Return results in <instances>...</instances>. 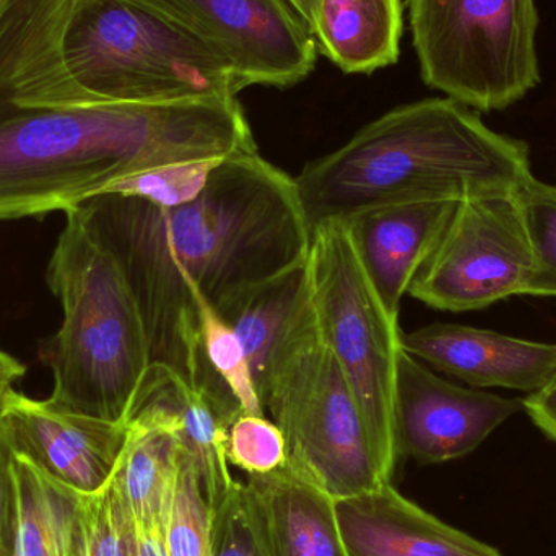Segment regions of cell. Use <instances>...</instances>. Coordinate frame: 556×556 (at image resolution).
<instances>
[{
  "mask_svg": "<svg viewBox=\"0 0 556 556\" xmlns=\"http://www.w3.org/2000/svg\"><path fill=\"white\" fill-rule=\"evenodd\" d=\"M139 304L152 363L168 366L225 415L240 414L201 352L199 307L306 260L311 231L294 178L260 153L225 159L195 201L160 208L101 194L77 205Z\"/></svg>",
  "mask_w": 556,
  "mask_h": 556,
  "instance_id": "cell-1",
  "label": "cell"
},
{
  "mask_svg": "<svg viewBox=\"0 0 556 556\" xmlns=\"http://www.w3.org/2000/svg\"><path fill=\"white\" fill-rule=\"evenodd\" d=\"M257 153L238 98L0 113V220L67 212L134 173Z\"/></svg>",
  "mask_w": 556,
  "mask_h": 556,
  "instance_id": "cell-2",
  "label": "cell"
},
{
  "mask_svg": "<svg viewBox=\"0 0 556 556\" xmlns=\"http://www.w3.org/2000/svg\"><path fill=\"white\" fill-rule=\"evenodd\" d=\"M531 178L522 140L490 129L459 101L428 98L372 121L294 182L313 231L386 205L515 194Z\"/></svg>",
  "mask_w": 556,
  "mask_h": 556,
  "instance_id": "cell-3",
  "label": "cell"
},
{
  "mask_svg": "<svg viewBox=\"0 0 556 556\" xmlns=\"http://www.w3.org/2000/svg\"><path fill=\"white\" fill-rule=\"evenodd\" d=\"M64 214L46 270L62 324L38 346L54 378L49 399L101 420L127 421L152 365L146 324L113 254L77 207Z\"/></svg>",
  "mask_w": 556,
  "mask_h": 556,
  "instance_id": "cell-4",
  "label": "cell"
},
{
  "mask_svg": "<svg viewBox=\"0 0 556 556\" xmlns=\"http://www.w3.org/2000/svg\"><path fill=\"white\" fill-rule=\"evenodd\" d=\"M65 59L75 80L113 103L225 100L227 64L173 20L136 0H71Z\"/></svg>",
  "mask_w": 556,
  "mask_h": 556,
  "instance_id": "cell-5",
  "label": "cell"
},
{
  "mask_svg": "<svg viewBox=\"0 0 556 556\" xmlns=\"http://www.w3.org/2000/svg\"><path fill=\"white\" fill-rule=\"evenodd\" d=\"M264 414L280 428L291 472L330 498L384 483L358 401L320 336L311 304L274 355L257 389Z\"/></svg>",
  "mask_w": 556,
  "mask_h": 556,
  "instance_id": "cell-6",
  "label": "cell"
},
{
  "mask_svg": "<svg viewBox=\"0 0 556 556\" xmlns=\"http://www.w3.org/2000/svg\"><path fill=\"white\" fill-rule=\"evenodd\" d=\"M311 296L324 342L336 356L358 401L372 456L391 482L394 447V388L401 353L399 319L386 311L366 276L345 222L311 231Z\"/></svg>",
  "mask_w": 556,
  "mask_h": 556,
  "instance_id": "cell-7",
  "label": "cell"
},
{
  "mask_svg": "<svg viewBox=\"0 0 556 556\" xmlns=\"http://www.w3.org/2000/svg\"><path fill=\"white\" fill-rule=\"evenodd\" d=\"M421 78L480 111L515 104L541 81L535 0H408Z\"/></svg>",
  "mask_w": 556,
  "mask_h": 556,
  "instance_id": "cell-8",
  "label": "cell"
},
{
  "mask_svg": "<svg viewBox=\"0 0 556 556\" xmlns=\"http://www.w3.org/2000/svg\"><path fill=\"white\" fill-rule=\"evenodd\" d=\"M534 267L515 194L463 199L408 293L434 309H483L522 294Z\"/></svg>",
  "mask_w": 556,
  "mask_h": 556,
  "instance_id": "cell-9",
  "label": "cell"
},
{
  "mask_svg": "<svg viewBox=\"0 0 556 556\" xmlns=\"http://www.w3.org/2000/svg\"><path fill=\"white\" fill-rule=\"evenodd\" d=\"M173 20L251 85L287 88L316 67L317 45L287 0H136Z\"/></svg>",
  "mask_w": 556,
  "mask_h": 556,
  "instance_id": "cell-10",
  "label": "cell"
},
{
  "mask_svg": "<svg viewBox=\"0 0 556 556\" xmlns=\"http://www.w3.org/2000/svg\"><path fill=\"white\" fill-rule=\"evenodd\" d=\"M525 402L460 388L401 350L394 388L397 459L447 463L473 453Z\"/></svg>",
  "mask_w": 556,
  "mask_h": 556,
  "instance_id": "cell-11",
  "label": "cell"
},
{
  "mask_svg": "<svg viewBox=\"0 0 556 556\" xmlns=\"http://www.w3.org/2000/svg\"><path fill=\"white\" fill-rule=\"evenodd\" d=\"M0 412L15 454L42 472L81 495L110 485L126 446L127 421L101 420L13 388L0 394Z\"/></svg>",
  "mask_w": 556,
  "mask_h": 556,
  "instance_id": "cell-12",
  "label": "cell"
},
{
  "mask_svg": "<svg viewBox=\"0 0 556 556\" xmlns=\"http://www.w3.org/2000/svg\"><path fill=\"white\" fill-rule=\"evenodd\" d=\"M404 352L472 388L541 391L556 372V343L532 342L493 330L430 324L401 333Z\"/></svg>",
  "mask_w": 556,
  "mask_h": 556,
  "instance_id": "cell-13",
  "label": "cell"
},
{
  "mask_svg": "<svg viewBox=\"0 0 556 556\" xmlns=\"http://www.w3.org/2000/svg\"><path fill=\"white\" fill-rule=\"evenodd\" d=\"M333 505L349 556H502L425 511L391 482Z\"/></svg>",
  "mask_w": 556,
  "mask_h": 556,
  "instance_id": "cell-14",
  "label": "cell"
},
{
  "mask_svg": "<svg viewBox=\"0 0 556 556\" xmlns=\"http://www.w3.org/2000/svg\"><path fill=\"white\" fill-rule=\"evenodd\" d=\"M457 204L427 201L386 205L342 220L366 276L395 319L402 298L446 230Z\"/></svg>",
  "mask_w": 556,
  "mask_h": 556,
  "instance_id": "cell-15",
  "label": "cell"
},
{
  "mask_svg": "<svg viewBox=\"0 0 556 556\" xmlns=\"http://www.w3.org/2000/svg\"><path fill=\"white\" fill-rule=\"evenodd\" d=\"M169 428L182 450L194 459L208 505H217L237 480L227 457L230 420L198 389L191 388L168 366L152 363L130 407ZM127 417V420H129Z\"/></svg>",
  "mask_w": 556,
  "mask_h": 556,
  "instance_id": "cell-16",
  "label": "cell"
},
{
  "mask_svg": "<svg viewBox=\"0 0 556 556\" xmlns=\"http://www.w3.org/2000/svg\"><path fill=\"white\" fill-rule=\"evenodd\" d=\"M316 39L317 51L345 74H372L399 61L402 0H287Z\"/></svg>",
  "mask_w": 556,
  "mask_h": 556,
  "instance_id": "cell-17",
  "label": "cell"
},
{
  "mask_svg": "<svg viewBox=\"0 0 556 556\" xmlns=\"http://www.w3.org/2000/svg\"><path fill=\"white\" fill-rule=\"evenodd\" d=\"M244 483L260 513L270 556H349L333 498L319 486L288 467L248 476Z\"/></svg>",
  "mask_w": 556,
  "mask_h": 556,
  "instance_id": "cell-18",
  "label": "cell"
},
{
  "mask_svg": "<svg viewBox=\"0 0 556 556\" xmlns=\"http://www.w3.org/2000/svg\"><path fill=\"white\" fill-rule=\"evenodd\" d=\"M309 304L311 278L306 257L283 273L238 291L215 307L240 337L256 389L266 379L277 350Z\"/></svg>",
  "mask_w": 556,
  "mask_h": 556,
  "instance_id": "cell-19",
  "label": "cell"
},
{
  "mask_svg": "<svg viewBox=\"0 0 556 556\" xmlns=\"http://www.w3.org/2000/svg\"><path fill=\"white\" fill-rule=\"evenodd\" d=\"M127 425L129 433L113 482L137 531L165 535L181 444L166 425L150 415H130Z\"/></svg>",
  "mask_w": 556,
  "mask_h": 556,
  "instance_id": "cell-20",
  "label": "cell"
},
{
  "mask_svg": "<svg viewBox=\"0 0 556 556\" xmlns=\"http://www.w3.org/2000/svg\"><path fill=\"white\" fill-rule=\"evenodd\" d=\"M18 538L15 556H85V500L15 454Z\"/></svg>",
  "mask_w": 556,
  "mask_h": 556,
  "instance_id": "cell-21",
  "label": "cell"
},
{
  "mask_svg": "<svg viewBox=\"0 0 556 556\" xmlns=\"http://www.w3.org/2000/svg\"><path fill=\"white\" fill-rule=\"evenodd\" d=\"M201 352L207 365L230 389L243 414H264L247 350L233 327L205 298L198 296Z\"/></svg>",
  "mask_w": 556,
  "mask_h": 556,
  "instance_id": "cell-22",
  "label": "cell"
},
{
  "mask_svg": "<svg viewBox=\"0 0 556 556\" xmlns=\"http://www.w3.org/2000/svg\"><path fill=\"white\" fill-rule=\"evenodd\" d=\"M212 509L194 459L181 447L175 492L166 521L168 556H211Z\"/></svg>",
  "mask_w": 556,
  "mask_h": 556,
  "instance_id": "cell-23",
  "label": "cell"
},
{
  "mask_svg": "<svg viewBox=\"0 0 556 556\" xmlns=\"http://www.w3.org/2000/svg\"><path fill=\"white\" fill-rule=\"evenodd\" d=\"M224 160H195L143 169L111 182L98 195L142 199L160 208L181 207L202 194L212 172Z\"/></svg>",
  "mask_w": 556,
  "mask_h": 556,
  "instance_id": "cell-24",
  "label": "cell"
},
{
  "mask_svg": "<svg viewBox=\"0 0 556 556\" xmlns=\"http://www.w3.org/2000/svg\"><path fill=\"white\" fill-rule=\"evenodd\" d=\"M534 267L522 294L556 296V186L531 178L516 192Z\"/></svg>",
  "mask_w": 556,
  "mask_h": 556,
  "instance_id": "cell-25",
  "label": "cell"
},
{
  "mask_svg": "<svg viewBox=\"0 0 556 556\" xmlns=\"http://www.w3.org/2000/svg\"><path fill=\"white\" fill-rule=\"evenodd\" d=\"M211 509V556H270L263 522L247 483L235 482Z\"/></svg>",
  "mask_w": 556,
  "mask_h": 556,
  "instance_id": "cell-26",
  "label": "cell"
},
{
  "mask_svg": "<svg viewBox=\"0 0 556 556\" xmlns=\"http://www.w3.org/2000/svg\"><path fill=\"white\" fill-rule=\"evenodd\" d=\"M227 457L248 476H267L287 466L280 428L266 415L240 414L227 431Z\"/></svg>",
  "mask_w": 556,
  "mask_h": 556,
  "instance_id": "cell-27",
  "label": "cell"
},
{
  "mask_svg": "<svg viewBox=\"0 0 556 556\" xmlns=\"http://www.w3.org/2000/svg\"><path fill=\"white\" fill-rule=\"evenodd\" d=\"M132 516L116 483L85 500V556H124Z\"/></svg>",
  "mask_w": 556,
  "mask_h": 556,
  "instance_id": "cell-28",
  "label": "cell"
},
{
  "mask_svg": "<svg viewBox=\"0 0 556 556\" xmlns=\"http://www.w3.org/2000/svg\"><path fill=\"white\" fill-rule=\"evenodd\" d=\"M18 511L15 450L5 418L0 412V556L16 555Z\"/></svg>",
  "mask_w": 556,
  "mask_h": 556,
  "instance_id": "cell-29",
  "label": "cell"
},
{
  "mask_svg": "<svg viewBox=\"0 0 556 556\" xmlns=\"http://www.w3.org/2000/svg\"><path fill=\"white\" fill-rule=\"evenodd\" d=\"M522 402L535 427L556 443V372L547 386L541 391L532 392Z\"/></svg>",
  "mask_w": 556,
  "mask_h": 556,
  "instance_id": "cell-30",
  "label": "cell"
},
{
  "mask_svg": "<svg viewBox=\"0 0 556 556\" xmlns=\"http://www.w3.org/2000/svg\"><path fill=\"white\" fill-rule=\"evenodd\" d=\"M26 375V366L20 363L15 356L0 349V394L7 389L13 388V382Z\"/></svg>",
  "mask_w": 556,
  "mask_h": 556,
  "instance_id": "cell-31",
  "label": "cell"
},
{
  "mask_svg": "<svg viewBox=\"0 0 556 556\" xmlns=\"http://www.w3.org/2000/svg\"><path fill=\"white\" fill-rule=\"evenodd\" d=\"M139 556H168L166 554L165 535L155 532H140L136 529Z\"/></svg>",
  "mask_w": 556,
  "mask_h": 556,
  "instance_id": "cell-32",
  "label": "cell"
},
{
  "mask_svg": "<svg viewBox=\"0 0 556 556\" xmlns=\"http://www.w3.org/2000/svg\"><path fill=\"white\" fill-rule=\"evenodd\" d=\"M124 556H139V548H137V535H136V525H130L129 531H127L126 535V552H124Z\"/></svg>",
  "mask_w": 556,
  "mask_h": 556,
  "instance_id": "cell-33",
  "label": "cell"
},
{
  "mask_svg": "<svg viewBox=\"0 0 556 556\" xmlns=\"http://www.w3.org/2000/svg\"><path fill=\"white\" fill-rule=\"evenodd\" d=\"M2 3H3V0H0V5H2Z\"/></svg>",
  "mask_w": 556,
  "mask_h": 556,
  "instance_id": "cell-34",
  "label": "cell"
}]
</instances>
